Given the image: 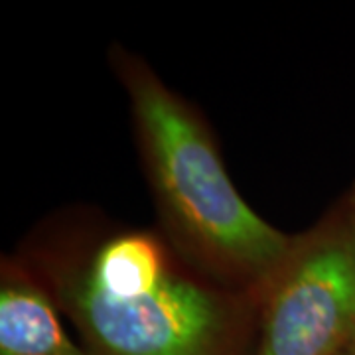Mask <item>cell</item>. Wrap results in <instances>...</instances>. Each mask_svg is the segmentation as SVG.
I'll return each instance as SVG.
<instances>
[{"mask_svg": "<svg viewBox=\"0 0 355 355\" xmlns=\"http://www.w3.org/2000/svg\"><path fill=\"white\" fill-rule=\"evenodd\" d=\"M109 60L127 93L158 231L193 268L259 300L292 235L245 202L211 128L186 97L125 46L114 44Z\"/></svg>", "mask_w": 355, "mask_h": 355, "instance_id": "1", "label": "cell"}, {"mask_svg": "<svg viewBox=\"0 0 355 355\" xmlns=\"http://www.w3.org/2000/svg\"><path fill=\"white\" fill-rule=\"evenodd\" d=\"M18 254L87 355H254L259 300L209 279L174 249L121 284L91 279L46 221Z\"/></svg>", "mask_w": 355, "mask_h": 355, "instance_id": "2", "label": "cell"}, {"mask_svg": "<svg viewBox=\"0 0 355 355\" xmlns=\"http://www.w3.org/2000/svg\"><path fill=\"white\" fill-rule=\"evenodd\" d=\"M355 343V209L349 193L292 235L259 294L254 355H343Z\"/></svg>", "mask_w": 355, "mask_h": 355, "instance_id": "3", "label": "cell"}, {"mask_svg": "<svg viewBox=\"0 0 355 355\" xmlns=\"http://www.w3.org/2000/svg\"><path fill=\"white\" fill-rule=\"evenodd\" d=\"M20 254L0 263V355H87Z\"/></svg>", "mask_w": 355, "mask_h": 355, "instance_id": "4", "label": "cell"}, {"mask_svg": "<svg viewBox=\"0 0 355 355\" xmlns=\"http://www.w3.org/2000/svg\"><path fill=\"white\" fill-rule=\"evenodd\" d=\"M347 193H349V198H352V203H354V209H355V184L352 186V190L347 191Z\"/></svg>", "mask_w": 355, "mask_h": 355, "instance_id": "5", "label": "cell"}, {"mask_svg": "<svg viewBox=\"0 0 355 355\" xmlns=\"http://www.w3.org/2000/svg\"><path fill=\"white\" fill-rule=\"evenodd\" d=\"M343 355H355V343L354 345H352V347H349V349H347V352H345V354Z\"/></svg>", "mask_w": 355, "mask_h": 355, "instance_id": "6", "label": "cell"}]
</instances>
